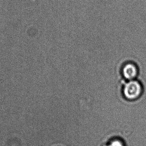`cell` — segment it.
I'll return each instance as SVG.
<instances>
[{"instance_id": "cell-2", "label": "cell", "mask_w": 146, "mask_h": 146, "mask_svg": "<svg viewBox=\"0 0 146 146\" xmlns=\"http://www.w3.org/2000/svg\"><path fill=\"white\" fill-rule=\"evenodd\" d=\"M123 73L124 77L128 80H132L137 74L136 67L132 64H128L123 68Z\"/></svg>"}, {"instance_id": "cell-1", "label": "cell", "mask_w": 146, "mask_h": 146, "mask_svg": "<svg viewBox=\"0 0 146 146\" xmlns=\"http://www.w3.org/2000/svg\"><path fill=\"white\" fill-rule=\"evenodd\" d=\"M124 95L129 99L137 98L141 92V87L138 82L130 81L126 83L124 88Z\"/></svg>"}, {"instance_id": "cell-3", "label": "cell", "mask_w": 146, "mask_h": 146, "mask_svg": "<svg viewBox=\"0 0 146 146\" xmlns=\"http://www.w3.org/2000/svg\"><path fill=\"white\" fill-rule=\"evenodd\" d=\"M109 146H123L121 141L118 140H115L112 141Z\"/></svg>"}]
</instances>
